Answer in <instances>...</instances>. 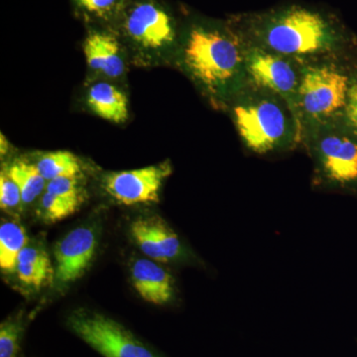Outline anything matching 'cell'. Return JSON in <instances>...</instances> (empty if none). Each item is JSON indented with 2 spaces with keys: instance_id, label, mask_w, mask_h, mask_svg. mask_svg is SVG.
Segmentation results:
<instances>
[{
  "instance_id": "cell-1",
  "label": "cell",
  "mask_w": 357,
  "mask_h": 357,
  "mask_svg": "<svg viewBox=\"0 0 357 357\" xmlns=\"http://www.w3.org/2000/svg\"><path fill=\"white\" fill-rule=\"evenodd\" d=\"M245 49L236 28L195 22L181 33L174 67L194 84L211 107L227 110L249 84Z\"/></svg>"
},
{
  "instance_id": "cell-2",
  "label": "cell",
  "mask_w": 357,
  "mask_h": 357,
  "mask_svg": "<svg viewBox=\"0 0 357 357\" xmlns=\"http://www.w3.org/2000/svg\"><path fill=\"white\" fill-rule=\"evenodd\" d=\"M236 29L246 44L304 65L328 61L344 39L335 21L302 6L258 14Z\"/></svg>"
},
{
  "instance_id": "cell-3",
  "label": "cell",
  "mask_w": 357,
  "mask_h": 357,
  "mask_svg": "<svg viewBox=\"0 0 357 357\" xmlns=\"http://www.w3.org/2000/svg\"><path fill=\"white\" fill-rule=\"evenodd\" d=\"M237 133L251 152L287 151L302 142L300 122L285 100L249 83L227 109Z\"/></svg>"
},
{
  "instance_id": "cell-4",
  "label": "cell",
  "mask_w": 357,
  "mask_h": 357,
  "mask_svg": "<svg viewBox=\"0 0 357 357\" xmlns=\"http://www.w3.org/2000/svg\"><path fill=\"white\" fill-rule=\"evenodd\" d=\"M116 29L131 66L138 68L175 65L181 33L173 14L156 0L129 1Z\"/></svg>"
},
{
  "instance_id": "cell-5",
  "label": "cell",
  "mask_w": 357,
  "mask_h": 357,
  "mask_svg": "<svg viewBox=\"0 0 357 357\" xmlns=\"http://www.w3.org/2000/svg\"><path fill=\"white\" fill-rule=\"evenodd\" d=\"M351 84L349 77L328 61L303 66L297 100L302 137L306 129L344 114Z\"/></svg>"
},
{
  "instance_id": "cell-6",
  "label": "cell",
  "mask_w": 357,
  "mask_h": 357,
  "mask_svg": "<svg viewBox=\"0 0 357 357\" xmlns=\"http://www.w3.org/2000/svg\"><path fill=\"white\" fill-rule=\"evenodd\" d=\"M338 119L306 129L303 142L314 161V182L325 188L357 183V139L338 126Z\"/></svg>"
},
{
  "instance_id": "cell-7",
  "label": "cell",
  "mask_w": 357,
  "mask_h": 357,
  "mask_svg": "<svg viewBox=\"0 0 357 357\" xmlns=\"http://www.w3.org/2000/svg\"><path fill=\"white\" fill-rule=\"evenodd\" d=\"M66 326L102 357H165L102 312L74 310L68 314Z\"/></svg>"
},
{
  "instance_id": "cell-8",
  "label": "cell",
  "mask_w": 357,
  "mask_h": 357,
  "mask_svg": "<svg viewBox=\"0 0 357 357\" xmlns=\"http://www.w3.org/2000/svg\"><path fill=\"white\" fill-rule=\"evenodd\" d=\"M245 60L249 83L281 96L299 121L297 100L304 64L248 44Z\"/></svg>"
},
{
  "instance_id": "cell-9",
  "label": "cell",
  "mask_w": 357,
  "mask_h": 357,
  "mask_svg": "<svg viewBox=\"0 0 357 357\" xmlns=\"http://www.w3.org/2000/svg\"><path fill=\"white\" fill-rule=\"evenodd\" d=\"M172 174L170 161L156 165L105 174L102 178L103 191L110 198L124 206L157 203L164 182Z\"/></svg>"
},
{
  "instance_id": "cell-10",
  "label": "cell",
  "mask_w": 357,
  "mask_h": 357,
  "mask_svg": "<svg viewBox=\"0 0 357 357\" xmlns=\"http://www.w3.org/2000/svg\"><path fill=\"white\" fill-rule=\"evenodd\" d=\"M83 50L91 79H107L117 84L126 79L131 65L128 52L114 30H89Z\"/></svg>"
},
{
  "instance_id": "cell-11",
  "label": "cell",
  "mask_w": 357,
  "mask_h": 357,
  "mask_svg": "<svg viewBox=\"0 0 357 357\" xmlns=\"http://www.w3.org/2000/svg\"><path fill=\"white\" fill-rule=\"evenodd\" d=\"M98 248V236L91 227H77L56 244L55 283L59 290L83 277L91 266Z\"/></svg>"
},
{
  "instance_id": "cell-12",
  "label": "cell",
  "mask_w": 357,
  "mask_h": 357,
  "mask_svg": "<svg viewBox=\"0 0 357 357\" xmlns=\"http://www.w3.org/2000/svg\"><path fill=\"white\" fill-rule=\"evenodd\" d=\"M131 236L149 259L160 263L177 260L184 255L180 238L159 215H144L134 220Z\"/></svg>"
},
{
  "instance_id": "cell-13",
  "label": "cell",
  "mask_w": 357,
  "mask_h": 357,
  "mask_svg": "<svg viewBox=\"0 0 357 357\" xmlns=\"http://www.w3.org/2000/svg\"><path fill=\"white\" fill-rule=\"evenodd\" d=\"M131 281L143 300L157 306L168 304L175 297L173 277L154 260H135L131 267Z\"/></svg>"
},
{
  "instance_id": "cell-14",
  "label": "cell",
  "mask_w": 357,
  "mask_h": 357,
  "mask_svg": "<svg viewBox=\"0 0 357 357\" xmlns=\"http://www.w3.org/2000/svg\"><path fill=\"white\" fill-rule=\"evenodd\" d=\"M86 107L96 116L114 123H123L129 115L128 98L116 83L93 79L84 93Z\"/></svg>"
},
{
  "instance_id": "cell-15",
  "label": "cell",
  "mask_w": 357,
  "mask_h": 357,
  "mask_svg": "<svg viewBox=\"0 0 357 357\" xmlns=\"http://www.w3.org/2000/svg\"><path fill=\"white\" fill-rule=\"evenodd\" d=\"M15 273L21 284L35 290L46 287L55 281V270L48 253L36 244H27L21 251Z\"/></svg>"
},
{
  "instance_id": "cell-16",
  "label": "cell",
  "mask_w": 357,
  "mask_h": 357,
  "mask_svg": "<svg viewBox=\"0 0 357 357\" xmlns=\"http://www.w3.org/2000/svg\"><path fill=\"white\" fill-rule=\"evenodd\" d=\"M3 171L20 188L24 206L34 203L46 191L48 182L32 162L15 160L4 167Z\"/></svg>"
},
{
  "instance_id": "cell-17",
  "label": "cell",
  "mask_w": 357,
  "mask_h": 357,
  "mask_svg": "<svg viewBox=\"0 0 357 357\" xmlns=\"http://www.w3.org/2000/svg\"><path fill=\"white\" fill-rule=\"evenodd\" d=\"M28 243L25 229L20 222L4 220L0 225V267L6 273L15 272L21 251Z\"/></svg>"
},
{
  "instance_id": "cell-18",
  "label": "cell",
  "mask_w": 357,
  "mask_h": 357,
  "mask_svg": "<svg viewBox=\"0 0 357 357\" xmlns=\"http://www.w3.org/2000/svg\"><path fill=\"white\" fill-rule=\"evenodd\" d=\"M35 165L47 182L60 177H83L84 164L70 151L47 152L40 155Z\"/></svg>"
},
{
  "instance_id": "cell-19",
  "label": "cell",
  "mask_w": 357,
  "mask_h": 357,
  "mask_svg": "<svg viewBox=\"0 0 357 357\" xmlns=\"http://www.w3.org/2000/svg\"><path fill=\"white\" fill-rule=\"evenodd\" d=\"M27 328L24 312L4 319L0 325V357H20L21 344Z\"/></svg>"
},
{
  "instance_id": "cell-20",
  "label": "cell",
  "mask_w": 357,
  "mask_h": 357,
  "mask_svg": "<svg viewBox=\"0 0 357 357\" xmlns=\"http://www.w3.org/2000/svg\"><path fill=\"white\" fill-rule=\"evenodd\" d=\"M79 10L95 20L116 23L130 0H73Z\"/></svg>"
},
{
  "instance_id": "cell-21",
  "label": "cell",
  "mask_w": 357,
  "mask_h": 357,
  "mask_svg": "<svg viewBox=\"0 0 357 357\" xmlns=\"http://www.w3.org/2000/svg\"><path fill=\"white\" fill-rule=\"evenodd\" d=\"M82 204L45 191L38 202V213L46 222L55 223L65 220L79 210Z\"/></svg>"
},
{
  "instance_id": "cell-22",
  "label": "cell",
  "mask_w": 357,
  "mask_h": 357,
  "mask_svg": "<svg viewBox=\"0 0 357 357\" xmlns=\"http://www.w3.org/2000/svg\"><path fill=\"white\" fill-rule=\"evenodd\" d=\"M83 177H60L47 183L46 191L70 201L83 204L84 189Z\"/></svg>"
},
{
  "instance_id": "cell-23",
  "label": "cell",
  "mask_w": 357,
  "mask_h": 357,
  "mask_svg": "<svg viewBox=\"0 0 357 357\" xmlns=\"http://www.w3.org/2000/svg\"><path fill=\"white\" fill-rule=\"evenodd\" d=\"M23 206L17 184L4 171L0 175V206L6 213H15Z\"/></svg>"
},
{
  "instance_id": "cell-24",
  "label": "cell",
  "mask_w": 357,
  "mask_h": 357,
  "mask_svg": "<svg viewBox=\"0 0 357 357\" xmlns=\"http://www.w3.org/2000/svg\"><path fill=\"white\" fill-rule=\"evenodd\" d=\"M344 117L357 133V82H354L351 84Z\"/></svg>"
},
{
  "instance_id": "cell-25",
  "label": "cell",
  "mask_w": 357,
  "mask_h": 357,
  "mask_svg": "<svg viewBox=\"0 0 357 357\" xmlns=\"http://www.w3.org/2000/svg\"><path fill=\"white\" fill-rule=\"evenodd\" d=\"M8 151V141L6 140V136L1 134V156H6Z\"/></svg>"
}]
</instances>
